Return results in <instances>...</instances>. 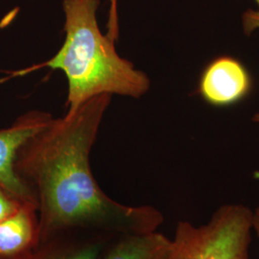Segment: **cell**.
Segmentation results:
<instances>
[{"instance_id": "6da1fadb", "label": "cell", "mask_w": 259, "mask_h": 259, "mask_svg": "<svg viewBox=\"0 0 259 259\" xmlns=\"http://www.w3.org/2000/svg\"><path fill=\"white\" fill-rule=\"evenodd\" d=\"M111 95L83 103L47 125L19 149L15 169L37 200L38 245L74 230L122 235L157 232L163 217L150 205L118 204L95 181L90 155Z\"/></svg>"}, {"instance_id": "7a4b0ae2", "label": "cell", "mask_w": 259, "mask_h": 259, "mask_svg": "<svg viewBox=\"0 0 259 259\" xmlns=\"http://www.w3.org/2000/svg\"><path fill=\"white\" fill-rule=\"evenodd\" d=\"M100 0H64L65 40L59 51L39 67L60 70L67 81L66 112L101 95L140 98L150 79L122 58L115 41L104 35L97 19Z\"/></svg>"}, {"instance_id": "3957f363", "label": "cell", "mask_w": 259, "mask_h": 259, "mask_svg": "<svg viewBox=\"0 0 259 259\" xmlns=\"http://www.w3.org/2000/svg\"><path fill=\"white\" fill-rule=\"evenodd\" d=\"M252 217L250 207L227 204L202 226L180 221L165 259H249Z\"/></svg>"}, {"instance_id": "277c9868", "label": "cell", "mask_w": 259, "mask_h": 259, "mask_svg": "<svg viewBox=\"0 0 259 259\" xmlns=\"http://www.w3.org/2000/svg\"><path fill=\"white\" fill-rule=\"evenodd\" d=\"M52 117L47 111H28L9 128L0 130V186L20 202L37 207L35 195L17 174L15 162L19 149Z\"/></svg>"}, {"instance_id": "5b68a950", "label": "cell", "mask_w": 259, "mask_h": 259, "mask_svg": "<svg viewBox=\"0 0 259 259\" xmlns=\"http://www.w3.org/2000/svg\"><path fill=\"white\" fill-rule=\"evenodd\" d=\"M251 90L250 73L237 59L221 56L205 66L198 93L214 107H228L242 101Z\"/></svg>"}, {"instance_id": "8992f818", "label": "cell", "mask_w": 259, "mask_h": 259, "mask_svg": "<svg viewBox=\"0 0 259 259\" xmlns=\"http://www.w3.org/2000/svg\"><path fill=\"white\" fill-rule=\"evenodd\" d=\"M37 205L22 204L0 223V259H24L38 245Z\"/></svg>"}, {"instance_id": "52a82bcc", "label": "cell", "mask_w": 259, "mask_h": 259, "mask_svg": "<svg viewBox=\"0 0 259 259\" xmlns=\"http://www.w3.org/2000/svg\"><path fill=\"white\" fill-rule=\"evenodd\" d=\"M171 239L154 232L122 236L100 259H165Z\"/></svg>"}, {"instance_id": "ba28073f", "label": "cell", "mask_w": 259, "mask_h": 259, "mask_svg": "<svg viewBox=\"0 0 259 259\" xmlns=\"http://www.w3.org/2000/svg\"><path fill=\"white\" fill-rule=\"evenodd\" d=\"M44 245V248L37 247L24 259H100L102 256L98 243L75 246H50L49 243Z\"/></svg>"}, {"instance_id": "9c48e42d", "label": "cell", "mask_w": 259, "mask_h": 259, "mask_svg": "<svg viewBox=\"0 0 259 259\" xmlns=\"http://www.w3.org/2000/svg\"><path fill=\"white\" fill-rule=\"evenodd\" d=\"M22 204L25 203L20 202L0 186V223L16 212Z\"/></svg>"}, {"instance_id": "30bf717a", "label": "cell", "mask_w": 259, "mask_h": 259, "mask_svg": "<svg viewBox=\"0 0 259 259\" xmlns=\"http://www.w3.org/2000/svg\"><path fill=\"white\" fill-rule=\"evenodd\" d=\"M110 12L107 25V36L116 41L119 38V20L117 13V0H110Z\"/></svg>"}, {"instance_id": "8fae6325", "label": "cell", "mask_w": 259, "mask_h": 259, "mask_svg": "<svg viewBox=\"0 0 259 259\" xmlns=\"http://www.w3.org/2000/svg\"><path fill=\"white\" fill-rule=\"evenodd\" d=\"M242 25L246 35L259 29V10H247L242 16Z\"/></svg>"}, {"instance_id": "7c38bea8", "label": "cell", "mask_w": 259, "mask_h": 259, "mask_svg": "<svg viewBox=\"0 0 259 259\" xmlns=\"http://www.w3.org/2000/svg\"><path fill=\"white\" fill-rule=\"evenodd\" d=\"M252 230L256 233L259 238V205L253 210V217H252Z\"/></svg>"}, {"instance_id": "4fadbf2b", "label": "cell", "mask_w": 259, "mask_h": 259, "mask_svg": "<svg viewBox=\"0 0 259 259\" xmlns=\"http://www.w3.org/2000/svg\"><path fill=\"white\" fill-rule=\"evenodd\" d=\"M253 121L259 122V113H257V114H255V115H254V117H253Z\"/></svg>"}, {"instance_id": "5bb4252c", "label": "cell", "mask_w": 259, "mask_h": 259, "mask_svg": "<svg viewBox=\"0 0 259 259\" xmlns=\"http://www.w3.org/2000/svg\"><path fill=\"white\" fill-rule=\"evenodd\" d=\"M254 1L256 2V4H257V5L259 6V0H254Z\"/></svg>"}, {"instance_id": "9a60e30c", "label": "cell", "mask_w": 259, "mask_h": 259, "mask_svg": "<svg viewBox=\"0 0 259 259\" xmlns=\"http://www.w3.org/2000/svg\"><path fill=\"white\" fill-rule=\"evenodd\" d=\"M256 177H257V178H259V172H257V173H256Z\"/></svg>"}]
</instances>
